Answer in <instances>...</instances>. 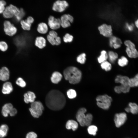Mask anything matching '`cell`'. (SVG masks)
I'll return each instance as SVG.
<instances>
[{"label": "cell", "instance_id": "obj_47", "mask_svg": "<svg viewBox=\"0 0 138 138\" xmlns=\"http://www.w3.org/2000/svg\"><path fill=\"white\" fill-rule=\"evenodd\" d=\"M125 27L126 29L129 31H131L133 30V26L132 25H130L126 23V24Z\"/></svg>", "mask_w": 138, "mask_h": 138}, {"label": "cell", "instance_id": "obj_6", "mask_svg": "<svg viewBox=\"0 0 138 138\" xmlns=\"http://www.w3.org/2000/svg\"><path fill=\"white\" fill-rule=\"evenodd\" d=\"M68 6V4L65 1H57L52 6V10L56 12L61 13L64 12Z\"/></svg>", "mask_w": 138, "mask_h": 138}, {"label": "cell", "instance_id": "obj_10", "mask_svg": "<svg viewBox=\"0 0 138 138\" xmlns=\"http://www.w3.org/2000/svg\"><path fill=\"white\" fill-rule=\"evenodd\" d=\"M4 31L6 34L9 36H12L16 32L17 29L14 25L8 21L4 23Z\"/></svg>", "mask_w": 138, "mask_h": 138}, {"label": "cell", "instance_id": "obj_24", "mask_svg": "<svg viewBox=\"0 0 138 138\" xmlns=\"http://www.w3.org/2000/svg\"><path fill=\"white\" fill-rule=\"evenodd\" d=\"M108 58V54L107 52L105 50H102L101 52V54L98 58L97 60L98 62L101 63L106 61Z\"/></svg>", "mask_w": 138, "mask_h": 138}, {"label": "cell", "instance_id": "obj_19", "mask_svg": "<svg viewBox=\"0 0 138 138\" xmlns=\"http://www.w3.org/2000/svg\"><path fill=\"white\" fill-rule=\"evenodd\" d=\"M48 30V26L45 23L42 22L39 23L37 28V31L41 34L46 33Z\"/></svg>", "mask_w": 138, "mask_h": 138}, {"label": "cell", "instance_id": "obj_9", "mask_svg": "<svg viewBox=\"0 0 138 138\" xmlns=\"http://www.w3.org/2000/svg\"><path fill=\"white\" fill-rule=\"evenodd\" d=\"M98 29L100 33L106 37H111L112 36V30L111 26L104 24L99 27Z\"/></svg>", "mask_w": 138, "mask_h": 138}, {"label": "cell", "instance_id": "obj_27", "mask_svg": "<svg viewBox=\"0 0 138 138\" xmlns=\"http://www.w3.org/2000/svg\"><path fill=\"white\" fill-rule=\"evenodd\" d=\"M3 16L5 18H9L14 16L10 10L9 6L7 7L3 13Z\"/></svg>", "mask_w": 138, "mask_h": 138}, {"label": "cell", "instance_id": "obj_17", "mask_svg": "<svg viewBox=\"0 0 138 138\" xmlns=\"http://www.w3.org/2000/svg\"><path fill=\"white\" fill-rule=\"evenodd\" d=\"M61 26L63 28H67L71 26L68 17V15L64 14L62 15L60 18Z\"/></svg>", "mask_w": 138, "mask_h": 138}, {"label": "cell", "instance_id": "obj_22", "mask_svg": "<svg viewBox=\"0 0 138 138\" xmlns=\"http://www.w3.org/2000/svg\"><path fill=\"white\" fill-rule=\"evenodd\" d=\"M8 130V127L7 125H1L0 126V137L3 138L5 137L7 134Z\"/></svg>", "mask_w": 138, "mask_h": 138}, {"label": "cell", "instance_id": "obj_39", "mask_svg": "<svg viewBox=\"0 0 138 138\" xmlns=\"http://www.w3.org/2000/svg\"><path fill=\"white\" fill-rule=\"evenodd\" d=\"M47 39L49 42L52 45H56V42L55 39L49 34L47 36Z\"/></svg>", "mask_w": 138, "mask_h": 138}, {"label": "cell", "instance_id": "obj_48", "mask_svg": "<svg viewBox=\"0 0 138 138\" xmlns=\"http://www.w3.org/2000/svg\"><path fill=\"white\" fill-rule=\"evenodd\" d=\"M26 20L31 25L34 21V18L30 16L28 17Z\"/></svg>", "mask_w": 138, "mask_h": 138}, {"label": "cell", "instance_id": "obj_42", "mask_svg": "<svg viewBox=\"0 0 138 138\" xmlns=\"http://www.w3.org/2000/svg\"><path fill=\"white\" fill-rule=\"evenodd\" d=\"M117 38L113 36H112L110 37L109 40V45L110 47H113V44L116 42Z\"/></svg>", "mask_w": 138, "mask_h": 138}, {"label": "cell", "instance_id": "obj_29", "mask_svg": "<svg viewBox=\"0 0 138 138\" xmlns=\"http://www.w3.org/2000/svg\"><path fill=\"white\" fill-rule=\"evenodd\" d=\"M20 24L22 28L24 30L29 31L30 30L31 25L26 20H21Z\"/></svg>", "mask_w": 138, "mask_h": 138}, {"label": "cell", "instance_id": "obj_51", "mask_svg": "<svg viewBox=\"0 0 138 138\" xmlns=\"http://www.w3.org/2000/svg\"><path fill=\"white\" fill-rule=\"evenodd\" d=\"M70 23H72L74 20V18L70 14H67Z\"/></svg>", "mask_w": 138, "mask_h": 138}, {"label": "cell", "instance_id": "obj_50", "mask_svg": "<svg viewBox=\"0 0 138 138\" xmlns=\"http://www.w3.org/2000/svg\"><path fill=\"white\" fill-rule=\"evenodd\" d=\"M115 91L118 94L120 93L121 92L119 86H116L114 88Z\"/></svg>", "mask_w": 138, "mask_h": 138}, {"label": "cell", "instance_id": "obj_49", "mask_svg": "<svg viewBox=\"0 0 138 138\" xmlns=\"http://www.w3.org/2000/svg\"><path fill=\"white\" fill-rule=\"evenodd\" d=\"M56 42V45L57 46L59 45L61 43V39L60 37L57 36L55 38Z\"/></svg>", "mask_w": 138, "mask_h": 138}, {"label": "cell", "instance_id": "obj_5", "mask_svg": "<svg viewBox=\"0 0 138 138\" xmlns=\"http://www.w3.org/2000/svg\"><path fill=\"white\" fill-rule=\"evenodd\" d=\"M124 44L126 46V52L129 57L135 58L138 57V52L134 43L130 40H127L125 41Z\"/></svg>", "mask_w": 138, "mask_h": 138}, {"label": "cell", "instance_id": "obj_18", "mask_svg": "<svg viewBox=\"0 0 138 138\" xmlns=\"http://www.w3.org/2000/svg\"><path fill=\"white\" fill-rule=\"evenodd\" d=\"M13 108L12 105L10 103H7L3 107L2 113L3 116L7 117L12 109Z\"/></svg>", "mask_w": 138, "mask_h": 138}, {"label": "cell", "instance_id": "obj_45", "mask_svg": "<svg viewBox=\"0 0 138 138\" xmlns=\"http://www.w3.org/2000/svg\"><path fill=\"white\" fill-rule=\"evenodd\" d=\"M49 35L55 38L58 36V34L57 32L54 30H52L49 32Z\"/></svg>", "mask_w": 138, "mask_h": 138}, {"label": "cell", "instance_id": "obj_41", "mask_svg": "<svg viewBox=\"0 0 138 138\" xmlns=\"http://www.w3.org/2000/svg\"><path fill=\"white\" fill-rule=\"evenodd\" d=\"M20 10V14L18 16L16 17L17 20L18 21L20 20L24 16L25 14V12L23 9L21 8Z\"/></svg>", "mask_w": 138, "mask_h": 138}, {"label": "cell", "instance_id": "obj_34", "mask_svg": "<svg viewBox=\"0 0 138 138\" xmlns=\"http://www.w3.org/2000/svg\"><path fill=\"white\" fill-rule=\"evenodd\" d=\"M86 55L83 53L79 55L77 57V61L78 63L81 64H84L86 61Z\"/></svg>", "mask_w": 138, "mask_h": 138}, {"label": "cell", "instance_id": "obj_40", "mask_svg": "<svg viewBox=\"0 0 138 138\" xmlns=\"http://www.w3.org/2000/svg\"><path fill=\"white\" fill-rule=\"evenodd\" d=\"M8 45L6 42L4 41L0 42V50L3 51H6L8 49Z\"/></svg>", "mask_w": 138, "mask_h": 138}, {"label": "cell", "instance_id": "obj_32", "mask_svg": "<svg viewBox=\"0 0 138 138\" xmlns=\"http://www.w3.org/2000/svg\"><path fill=\"white\" fill-rule=\"evenodd\" d=\"M9 6L10 10L14 15L16 17L19 15L20 13V9L16 6L12 4Z\"/></svg>", "mask_w": 138, "mask_h": 138}, {"label": "cell", "instance_id": "obj_1", "mask_svg": "<svg viewBox=\"0 0 138 138\" xmlns=\"http://www.w3.org/2000/svg\"><path fill=\"white\" fill-rule=\"evenodd\" d=\"M66 98L64 94L60 91L52 90L48 93L45 98L47 107L51 110L58 111L65 106Z\"/></svg>", "mask_w": 138, "mask_h": 138}, {"label": "cell", "instance_id": "obj_52", "mask_svg": "<svg viewBox=\"0 0 138 138\" xmlns=\"http://www.w3.org/2000/svg\"><path fill=\"white\" fill-rule=\"evenodd\" d=\"M135 26L138 29V19H137L135 22Z\"/></svg>", "mask_w": 138, "mask_h": 138}, {"label": "cell", "instance_id": "obj_44", "mask_svg": "<svg viewBox=\"0 0 138 138\" xmlns=\"http://www.w3.org/2000/svg\"><path fill=\"white\" fill-rule=\"evenodd\" d=\"M37 135L36 133L33 132L28 133L26 136V138H37Z\"/></svg>", "mask_w": 138, "mask_h": 138}, {"label": "cell", "instance_id": "obj_21", "mask_svg": "<svg viewBox=\"0 0 138 138\" xmlns=\"http://www.w3.org/2000/svg\"><path fill=\"white\" fill-rule=\"evenodd\" d=\"M78 126V124L77 122L72 120L67 121L66 124V127L67 129H72L73 131L76 130L77 129Z\"/></svg>", "mask_w": 138, "mask_h": 138}, {"label": "cell", "instance_id": "obj_31", "mask_svg": "<svg viewBox=\"0 0 138 138\" xmlns=\"http://www.w3.org/2000/svg\"><path fill=\"white\" fill-rule=\"evenodd\" d=\"M101 68L107 71H110L111 68V64L109 62L106 61L101 64Z\"/></svg>", "mask_w": 138, "mask_h": 138}, {"label": "cell", "instance_id": "obj_36", "mask_svg": "<svg viewBox=\"0 0 138 138\" xmlns=\"http://www.w3.org/2000/svg\"><path fill=\"white\" fill-rule=\"evenodd\" d=\"M67 94L68 97L71 99L75 98L77 95L76 91L72 89L68 90L67 92Z\"/></svg>", "mask_w": 138, "mask_h": 138}, {"label": "cell", "instance_id": "obj_15", "mask_svg": "<svg viewBox=\"0 0 138 138\" xmlns=\"http://www.w3.org/2000/svg\"><path fill=\"white\" fill-rule=\"evenodd\" d=\"M24 100L27 103L29 102L32 103L34 101L36 96L35 94L32 92L29 91L24 95Z\"/></svg>", "mask_w": 138, "mask_h": 138}, {"label": "cell", "instance_id": "obj_16", "mask_svg": "<svg viewBox=\"0 0 138 138\" xmlns=\"http://www.w3.org/2000/svg\"><path fill=\"white\" fill-rule=\"evenodd\" d=\"M13 89L12 83L9 82H7L3 84L2 92L4 94H9L13 91Z\"/></svg>", "mask_w": 138, "mask_h": 138}, {"label": "cell", "instance_id": "obj_4", "mask_svg": "<svg viewBox=\"0 0 138 138\" xmlns=\"http://www.w3.org/2000/svg\"><path fill=\"white\" fill-rule=\"evenodd\" d=\"M44 109L43 106L41 102L34 101L31 103L29 110L33 117L38 118L42 115Z\"/></svg>", "mask_w": 138, "mask_h": 138}, {"label": "cell", "instance_id": "obj_25", "mask_svg": "<svg viewBox=\"0 0 138 138\" xmlns=\"http://www.w3.org/2000/svg\"><path fill=\"white\" fill-rule=\"evenodd\" d=\"M129 85L130 87L138 86V73L133 78H130Z\"/></svg>", "mask_w": 138, "mask_h": 138}, {"label": "cell", "instance_id": "obj_30", "mask_svg": "<svg viewBox=\"0 0 138 138\" xmlns=\"http://www.w3.org/2000/svg\"><path fill=\"white\" fill-rule=\"evenodd\" d=\"M98 130L97 127L94 125H90L88 126L87 131L88 133L90 135L94 136L96 134V132Z\"/></svg>", "mask_w": 138, "mask_h": 138}, {"label": "cell", "instance_id": "obj_7", "mask_svg": "<svg viewBox=\"0 0 138 138\" xmlns=\"http://www.w3.org/2000/svg\"><path fill=\"white\" fill-rule=\"evenodd\" d=\"M127 118V115L125 113L116 114L114 117V121L116 126L119 128L123 125L126 121Z\"/></svg>", "mask_w": 138, "mask_h": 138}, {"label": "cell", "instance_id": "obj_11", "mask_svg": "<svg viewBox=\"0 0 138 138\" xmlns=\"http://www.w3.org/2000/svg\"><path fill=\"white\" fill-rule=\"evenodd\" d=\"M87 111L86 109L84 108L79 109L78 110L76 115V118L78 122L82 126L85 125V113Z\"/></svg>", "mask_w": 138, "mask_h": 138}, {"label": "cell", "instance_id": "obj_23", "mask_svg": "<svg viewBox=\"0 0 138 138\" xmlns=\"http://www.w3.org/2000/svg\"><path fill=\"white\" fill-rule=\"evenodd\" d=\"M128 105L130 112L133 114L138 113V105L136 103L130 102Z\"/></svg>", "mask_w": 138, "mask_h": 138}, {"label": "cell", "instance_id": "obj_8", "mask_svg": "<svg viewBox=\"0 0 138 138\" xmlns=\"http://www.w3.org/2000/svg\"><path fill=\"white\" fill-rule=\"evenodd\" d=\"M48 25L52 30L59 29L61 27L60 18H56L52 16H50L48 18Z\"/></svg>", "mask_w": 138, "mask_h": 138}, {"label": "cell", "instance_id": "obj_13", "mask_svg": "<svg viewBox=\"0 0 138 138\" xmlns=\"http://www.w3.org/2000/svg\"><path fill=\"white\" fill-rule=\"evenodd\" d=\"M130 80V78L127 76L119 75L116 76L115 81L116 83H120L122 85H129Z\"/></svg>", "mask_w": 138, "mask_h": 138}, {"label": "cell", "instance_id": "obj_26", "mask_svg": "<svg viewBox=\"0 0 138 138\" xmlns=\"http://www.w3.org/2000/svg\"><path fill=\"white\" fill-rule=\"evenodd\" d=\"M117 54L112 51H110L108 54V57L109 58L110 61L112 63H113L118 57Z\"/></svg>", "mask_w": 138, "mask_h": 138}, {"label": "cell", "instance_id": "obj_38", "mask_svg": "<svg viewBox=\"0 0 138 138\" xmlns=\"http://www.w3.org/2000/svg\"><path fill=\"white\" fill-rule=\"evenodd\" d=\"M120 87L121 92L126 93L129 92L130 87L129 85H121Z\"/></svg>", "mask_w": 138, "mask_h": 138}, {"label": "cell", "instance_id": "obj_37", "mask_svg": "<svg viewBox=\"0 0 138 138\" xmlns=\"http://www.w3.org/2000/svg\"><path fill=\"white\" fill-rule=\"evenodd\" d=\"M16 82L17 85L21 87H24L26 85L25 82L21 77L18 78L17 79Z\"/></svg>", "mask_w": 138, "mask_h": 138}, {"label": "cell", "instance_id": "obj_33", "mask_svg": "<svg viewBox=\"0 0 138 138\" xmlns=\"http://www.w3.org/2000/svg\"><path fill=\"white\" fill-rule=\"evenodd\" d=\"M93 118V116L92 114L90 113L87 114L86 115L85 119V126H88L90 125Z\"/></svg>", "mask_w": 138, "mask_h": 138}, {"label": "cell", "instance_id": "obj_12", "mask_svg": "<svg viewBox=\"0 0 138 138\" xmlns=\"http://www.w3.org/2000/svg\"><path fill=\"white\" fill-rule=\"evenodd\" d=\"M10 73L9 69L6 67H3L0 70V80L5 81L9 78Z\"/></svg>", "mask_w": 138, "mask_h": 138}, {"label": "cell", "instance_id": "obj_20", "mask_svg": "<svg viewBox=\"0 0 138 138\" xmlns=\"http://www.w3.org/2000/svg\"><path fill=\"white\" fill-rule=\"evenodd\" d=\"M62 75L59 72H55L52 74L51 78V80L54 84H57L61 80Z\"/></svg>", "mask_w": 138, "mask_h": 138}, {"label": "cell", "instance_id": "obj_3", "mask_svg": "<svg viewBox=\"0 0 138 138\" xmlns=\"http://www.w3.org/2000/svg\"><path fill=\"white\" fill-rule=\"evenodd\" d=\"M96 100L97 105L104 110L108 109L109 108L112 101V98L107 95L98 96Z\"/></svg>", "mask_w": 138, "mask_h": 138}, {"label": "cell", "instance_id": "obj_46", "mask_svg": "<svg viewBox=\"0 0 138 138\" xmlns=\"http://www.w3.org/2000/svg\"><path fill=\"white\" fill-rule=\"evenodd\" d=\"M17 112V111L16 109L13 108L10 111L9 114L11 116H13L16 115Z\"/></svg>", "mask_w": 138, "mask_h": 138}, {"label": "cell", "instance_id": "obj_2", "mask_svg": "<svg viewBox=\"0 0 138 138\" xmlns=\"http://www.w3.org/2000/svg\"><path fill=\"white\" fill-rule=\"evenodd\" d=\"M65 78L71 84H75L79 83L82 76L81 71L77 67L71 66L67 67L64 71Z\"/></svg>", "mask_w": 138, "mask_h": 138}, {"label": "cell", "instance_id": "obj_14", "mask_svg": "<svg viewBox=\"0 0 138 138\" xmlns=\"http://www.w3.org/2000/svg\"><path fill=\"white\" fill-rule=\"evenodd\" d=\"M35 45L40 49H42L46 45V41L45 39L42 36L37 37L35 41Z\"/></svg>", "mask_w": 138, "mask_h": 138}, {"label": "cell", "instance_id": "obj_28", "mask_svg": "<svg viewBox=\"0 0 138 138\" xmlns=\"http://www.w3.org/2000/svg\"><path fill=\"white\" fill-rule=\"evenodd\" d=\"M118 63L120 66L123 67L127 65L128 63V61L126 57L122 56L118 60Z\"/></svg>", "mask_w": 138, "mask_h": 138}, {"label": "cell", "instance_id": "obj_43", "mask_svg": "<svg viewBox=\"0 0 138 138\" xmlns=\"http://www.w3.org/2000/svg\"><path fill=\"white\" fill-rule=\"evenodd\" d=\"M6 4L5 1L3 0L0 1V13H3L5 9V6Z\"/></svg>", "mask_w": 138, "mask_h": 138}, {"label": "cell", "instance_id": "obj_35", "mask_svg": "<svg viewBox=\"0 0 138 138\" xmlns=\"http://www.w3.org/2000/svg\"><path fill=\"white\" fill-rule=\"evenodd\" d=\"M73 39V36L68 33H66L63 38V41L66 43L72 42Z\"/></svg>", "mask_w": 138, "mask_h": 138}]
</instances>
